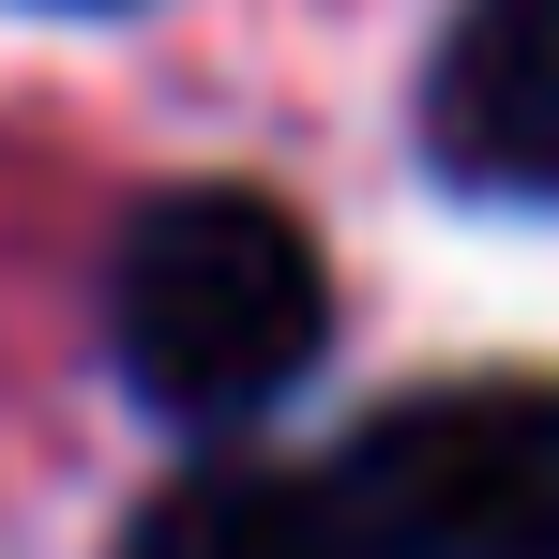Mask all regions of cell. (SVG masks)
<instances>
[{
  "label": "cell",
  "instance_id": "1",
  "mask_svg": "<svg viewBox=\"0 0 559 559\" xmlns=\"http://www.w3.org/2000/svg\"><path fill=\"white\" fill-rule=\"evenodd\" d=\"M106 348L136 378V408H167V424H258L333 348V273L273 197L182 182L106 258Z\"/></svg>",
  "mask_w": 559,
  "mask_h": 559
},
{
  "label": "cell",
  "instance_id": "2",
  "mask_svg": "<svg viewBox=\"0 0 559 559\" xmlns=\"http://www.w3.org/2000/svg\"><path fill=\"white\" fill-rule=\"evenodd\" d=\"M364 559H559V378H439L348 454Z\"/></svg>",
  "mask_w": 559,
  "mask_h": 559
},
{
  "label": "cell",
  "instance_id": "3",
  "mask_svg": "<svg viewBox=\"0 0 559 559\" xmlns=\"http://www.w3.org/2000/svg\"><path fill=\"white\" fill-rule=\"evenodd\" d=\"M424 152L468 197H559V0H468L439 31Z\"/></svg>",
  "mask_w": 559,
  "mask_h": 559
},
{
  "label": "cell",
  "instance_id": "4",
  "mask_svg": "<svg viewBox=\"0 0 559 559\" xmlns=\"http://www.w3.org/2000/svg\"><path fill=\"white\" fill-rule=\"evenodd\" d=\"M121 559H364L348 484H287V468H197L136 514Z\"/></svg>",
  "mask_w": 559,
  "mask_h": 559
}]
</instances>
